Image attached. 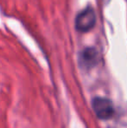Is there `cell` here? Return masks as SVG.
I'll return each instance as SVG.
<instances>
[{"instance_id": "obj_1", "label": "cell", "mask_w": 127, "mask_h": 128, "mask_svg": "<svg viewBox=\"0 0 127 128\" xmlns=\"http://www.w3.org/2000/svg\"><path fill=\"white\" fill-rule=\"evenodd\" d=\"M97 18L95 10L92 7L82 10L77 15L75 19V27L79 32H87L91 30L96 24Z\"/></svg>"}, {"instance_id": "obj_2", "label": "cell", "mask_w": 127, "mask_h": 128, "mask_svg": "<svg viewBox=\"0 0 127 128\" xmlns=\"http://www.w3.org/2000/svg\"><path fill=\"white\" fill-rule=\"evenodd\" d=\"M92 106L97 117L100 120H109L114 114V106L109 98L96 97L92 100Z\"/></svg>"}, {"instance_id": "obj_3", "label": "cell", "mask_w": 127, "mask_h": 128, "mask_svg": "<svg viewBox=\"0 0 127 128\" xmlns=\"http://www.w3.org/2000/svg\"><path fill=\"white\" fill-rule=\"evenodd\" d=\"M78 61L82 67L87 69L92 68L98 62V52L95 48H85L80 52Z\"/></svg>"}]
</instances>
